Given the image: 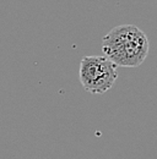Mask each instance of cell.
Listing matches in <instances>:
<instances>
[{"mask_svg":"<svg viewBox=\"0 0 157 159\" xmlns=\"http://www.w3.org/2000/svg\"><path fill=\"white\" fill-rule=\"evenodd\" d=\"M147 36L134 25H120L102 38V52L116 66L137 67L147 58Z\"/></svg>","mask_w":157,"mask_h":159,"instance_id":"1","label":"cell"},{"mask_svg":"<svg viewBox=\"0 0 157 159\" xmlns=\"http://www.w3.org/2000/svg\"><path fill=\"white\" fill-rule=\"evenodd\" d=\"M78 79L88 93L103 94L109 91L117 81V66L106 57H83L80 62Z\"/></svg>","mask_w":157,"mask_h":159,"instance_id":"2","label":"cell"}]
</instances>
